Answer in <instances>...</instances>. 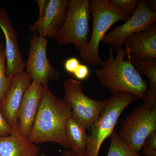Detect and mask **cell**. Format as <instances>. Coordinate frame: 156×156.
I'll list each match as a JSON object with an SVG mask.
<instances>
[{
  "instance_id": "obj_1",
  "label": "cell",
  "mask_w": 156,
  "mask_h": 156,
  "mask_svg": "<svg viewBox=\"0 0 156 156\" xmlns=\"http://www.w3.org/2000/svg\"><path fill=\"white\" fill-rule=\"evenodd\" d=\"M72 116L71 109L64 101L57 98L48 86L44 87L41 102L27 139L34 144L54 143L70 150L66 126Z\"/></svg>"
},
{
  "instance_id": "obj_2",
  "label": "cell",
  "mask_w": 156,
  "mask_h": 156,
  "mask_svg": "<svg viewBox=\"0 0 156 156\" xmlns=\"http://www.w3.org/2000/svg\"><path fill=\"white\" fill-rule=\"evenodd\" d=\"M114 49L109 50L108 58L103 61L101 68L95 71V74L101 86L114 93L126 92L143 100L148 89L146 82L132 65L131 59H125L126 50L118 48L116 56Z\"/></svg>"
},
{
  "instance_id": "obj_3",
  "label": "cell",
  "mask_w": 156,
  "mask_h": 156,
  "mask_svg": "<svg viewBox=\"0 0 156 156\" xmlns=\"http://www.w3.org/2000/svg\"><path fill=\"white\" fill-rule=\"evenodd\" d=\"M92 15V30L91 38L80 56L84 62L93 66H102L103 61L99 54L100 42L112 26L119 20L126 21L131 16L125 11L115 9L109 0L90 1Z\"/></svg>"
},
{
  "instance_id": "obj_4",
  "label": "cell",
  "mask_w": 156,
  "mask_h": 156,
  "mask_svg": "<svg viewBox=\"0 0 156 156\" xmlns=\"http://www.w3.org/2000/svg\"><path fill=\"white\" fill-rule=\"evenodd\" d=\"M137 96L126 92L112 94L98 119L90 127L85 156H98L104 141L111 136L122 112L132 102L139 100Z\"/></svg>"
},
{
  "instance_id": "obj_5",
  "label": "cell",
  "mask_w": 156,
  "mask_h": 156,
  "mask_svg": "<svg viewBox=\"0 0 156 156\" xmlns=\"http://www.w3.org/2000/svg\"><path fill=\"white\" fill-rule=\"evenodd\" d=\"M90 1H69L66 17L56 39L58 45L72 44L80 52L87 46L89 33Z\"/></svg>"
},
{
  "instance_id": "obj_6",
  "label": "cell",
  "mask_w": 156,
  "mask_h": 156,
  "mask_svg": "<svg viewBox=\"0 0 156 156\" xmlns=\"http://www.w3.org/2000/svg\"><path fill=\"white\" fill-rule=\"evenodd\" d=\"M156 131V105L144 102L127 115L118 134L123 143L139 154L145 140Z\"/></svg>"
},
{
  "instance_id": "obj_7",
  "label": "cell",
  "mask_w": 156,
  "mask_h": 156,
  "mask_svg": "<svg viewBox=\"0 0 156 156\" xmlns=\"http://www.w3.org/2000/svg\"><path fill=\"white\" fill-rule=\"evenodd\" d=\"M63 100L72 110V116L86 128L89 129L98 119L106 100H93L84 94L83 85L79 81L68 79L63 84Z\"/></svg>"
},
{
  "instance_id": "obj_8",
  "label": "cell",
  "mask_w": 156,
  "mask_h": 156,
  "mask_svg": "<svg viewBox=\"0 0 156 156\" xmlns=\"http://www.w3.org/2000/svg\"><path fill=\"white\" fill-rule=\"evenodd\" d=\"M49 38L33 33L30 39L28 58L26 62V72L30 76L32 80L48 86L50 80H57L60 73L53 67L47 56V45Z\"/></svg>"
},
{
  "instance_id": "obj_9",
  "label": "cell",
  "mask_w": 156,
  "mask_h": 156,
  "mask_svg": "<svg viewBox=\"0 0 156 156\" xmlns=\"http://www.w3.org/2000/svg\"><path fill=\"white\" fill-rule=\"evenodd\" d=\"M156 20V11L150 9L145 0L138 2L135 11L125 23L115 27L103 37L101 42L116 50L122 48L125 41L133 34L145 30Z\"/></svg>"
},
{
  "instance_id": "obj_10",
  "label": "cell",
  "mask_w": 156,
  "mask_h": 156,
  "mask_svg": "<svg viewBox=\"0 0 156 156\" xmlns=\"http://www.w3.org/2000/svg\"><path fill=\"white\" fill-rule=\"evenodd\" d=\"M38 18L30 30L45 38H55L66 17L69 1L37 0Z\"/></svg>"
},
{
  "instance_id": "obj_11",
  "label": "cell",
  "mask_w": 156,
  "mask_h": 156,
  "mask_svg": "<svg viewBox=\"0 0 156 156\" xmlns=\"http://www.w3.org/2000/svg\"><path fill=\"white\" fill-rule=\"evenodd\" d=\"M32 82L26 71L12 76L10 83L2 100L0 109L12 129L19 127L18 115L24 93Z\"/></svg>"
},
{
  "instance_id": "obj_12",
  "label": "cell",
  "mask_w": 156,
  "mask_h": 156,
  "mask_svg": "<svg viewBox=\"0 0 156 156\" xmlns=\"http://www.w3.org/2000/svg\"><path fill=\"white\" fill-rule=\"evenodd\" d=\"M0 28L5 36L6 75L12 76L25 71L26 62L20 48L17 32L4 8H0Z\"/></svg>"
},
{
  "instance_id": "obj_13",
  "label": "cell",
  "mask_w": 156,
  "mask_h": 156,
  "mask_svg": "<svg viewBox=\"0 0 156 156\" xmlns=\"http://www.w3.org/2000/svg\"><path fill=\"white\" fill-rule=\"evenodd\" d=\"M44 87L32 81L23 98L18 115L19 129L21 135L28 138L43 98Z\"/></svg>"
},
{
  "instance_id": "obj_14",
  "label": "cell",
  "mask_w": 156,
  "mask_h": 156,
  "mask_svg": "<svg viewBox=\"0 0 156 156\" xmlns=\"http://www.w3.org/2000/svg\"><path fill=\"white\" fill-rule=\"evenodd\" d=\"M125 44L128 58L156 59V24H153L145 30L131 35L126 39Z\"/></svg>"
},
{
  "instance_id": "obj_15",
  "label": "cell",
  "mask_w": 156,
  "mask_h": 156,
  "mask_svg": "<svg viewBox=\"0 0 156 156\" xmlns=\"http://www.w3.org/2000/svg\"><path fill=\"white\" fill-rule=\"evenodd\" d=\"M41 149L21 135L19 127L7 136H0V156H40Z\"/></svg>"
},
{
  "instance_id": "obj_16",
  "label": "cell",
  "mask_w": 156,
  "mask_h": 156,
  "mask_svg": "<svg viewBox=\"0 0 156 156\" xmlns=\"http://www.w3.org/2000/svg\"><path fill=\"white\" fill-rule=\"evenodd\" d=\"M86 129L72 116L68 119L66 134L70 150L76 156H85L88 136Z\"/></svg>"
},
{
  "instance_id": "obj_17",
  "label": "cell",
  "mask_w": 156,
  "mask_h": 156,
  "mask_svg": "<svg viewBox=\"0 0 156 156\" xmlns=\"http://www.w3.org/2000/svg\"><path fill=\"white\" fill-rule=\"evenodd\" d=\"M136 70L145 75L148 80V88L143 100L144 102L156 104V59H131Z\"/></svg>"
},
{
  "instance_id": "obj_18",
  "label": "cell",
  "mask_w": 156,
  "mask_h": 156,
  "mask_svg": "<svg viewBox=\"0 0 156 156\" xmlns=\"http://www.w3.org/2000/svg\"><path fill=\"white\" fill-rule=\"evenodd\" d=\"M111 136L110 144L107 156H143L123 143L115 130Z\"/></svg>"
},
{
  "instance_id": "obj_19",
  "label": "cell",
  "mask_w": 156,
  "mask_h": 156,
  "mask_svg": "<svg viewBox=\"0 0 156 156\" xmlns=\"http://www.w3.org/2000/svg\"><path fill=\"white\" fill-rule=\"evenodd\" d=\"M11 78L6 75L5 44L2 41L0 44V101L9 87Z\"/></svg>"
},
{
  "instance_id": "obj_20",
  "label": "cell",
  "mask_w": 156,
  "mask_h": 156,
  "mask_svg": "<svg viewBox=\"0 0 156 156\" xmlns=\"http://www.w3.org/2000/svg\"><path fill=\"white\" fill-rule=\"evenodd\" d=\"M109 2L115 9L125 11L131 16L136 10L138 2L136 0H110Z\"/></svg>"
},
{
  "instance_id": "obj_21",
  "label": "cell",
  "mask_w": 156,
  "mask_h": 156,
  "mask_svg": "<svg viewBox=\"0 0 156 156\" xmlns=\"http://www.w3.org/2000/svg\"><path fill=\"white\" fill-rule=\"evenodd\" d=\"M142 148L144 156H156V131L152 133L145 140Z\"/></svg>"
},
{
  "instance_id": "obj_22",
  "label": "cell",
  "mask_w": 156,
  "mask_h": 156,
  "mask_svg": "<svg viewBox=\"0 0 156 156\" xmlns=\"http://www.w3.org/2000/svg\"><path fill=\"white\" fill-rule=\"evenodd\" d=\"M12 130L13 129L6 121L0 109V136H9L12 133Z\"/></svg>"
},
{
  "instance_id": "obj_23",
  "label": "cell",
  "mask_w": 156,
  "mask_h": 156,
  "mask_svg": "<svg viewBox=\"0 0 156 156\" xmlns=\"http://www.w3.org/2000/svg\"><path fill=\"white\" fill-rule=\"evenodd\" d=\"M80 64L79 59L75 57H71L67 59L65 62V69L67 72L73 74Z\"/></svg>"
},
{
  "instance_id": "obj_24",
  "label": "cell",
  "mask_w": 156,
  "mask_h": 156,
  "mask_svg": "<svg viewBox=\"0 0 156 156\" xmlns=\"http://www.w3.org/2000/svg\"><path fill=\"white\" fill-rule=\"evenodd\" d=\"M89 73V67L86 65L81 64L73 75L79 80H84L88 77Z\"/></svg>"
},
{
  "instance_id": "obj_25",
  "label": "cell",
  "mask_w": 156,
  "mask_h": 156,
  "mask_svg": "<svg viewBox=\"0 0 156 156\" xmlns=\"http://www.w3.org/2000/svg\"><path fill=\"white\" fill-rule=\"evenodd\" d=\"M40 156H46V155L44 154H41ZM60 156H76L73 154L72 151L69 149H65L63 151L61 155Z\"/></svg>"
},
{
  "instance_id": "obj_26",
  "label": "cell",
  "mask_w": 156,
  "mask_h": 156,
  "mask_svg": "<svg viewBox=\"0 0 156 156\" xmlns=\"http://www.w3.org/2000/svg\"><path fill=\"white\" fill-rule=\"evenodd\" d=\"M1 40H0V44H1Z\"/></svg>"
}]
</instances>
